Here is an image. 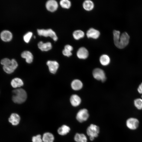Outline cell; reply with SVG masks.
I'll return each instance as SVG.
<instances>
[{
	"label": "cell",
	"mask_w": 142,
	"mask_h": 142,
	"mask_svg": "<svg viewBox=\"0 0 142 142\" xmlns=\"http://www.w3.org/2000/svg\"><path fill=\"white\" fill-rule=\"evenodd\" d=\"M113 33L114 44L117 47L122 49L128 44L130 37L127 33L124 32L120 36V32L118 31L114 30Z\"/></svg>",
	"instance_id": "6da1fadb"
},
{
	"label": "cell",
	"mask_w": 142,
	"mask_h": 142,
	"mask_svg": "<svg viewBox=\"0 0 142 142\" xmlns=\"http://www.w3.org/2000/svg\"><path fill=\"white\" fill-rule=\"evenodd\" d=\"M12 99L14 103L20 104L26 100L27 94L24 89L21 88L15 89L12 91Z\"/></svg>",
	"instance_id": "7a4b0ae2"
},
{
	"label": "cell",
	"mask_w": 142,
	"mask_h": 142,
	"mask_svg": "<svg viewBox=\"0 0 142 142\" xmlns=\"http://www.w3.org/2000/svg\"><path fill=\"white\" fill-rule=\"evenodd\" d=\"M37 32L40 36L45 37H49L54 41H56L58 40V37L55 33L51 29H38Z\"/></svg>",
	"instance_id": "3957f363"
},
{
	"label": "cell",
	"mask_w": 142,
	"mask_h": 142,
	"mask_svg": "<svg viewBox=\"0 0 142 142\" xmlns=\"http://www.w3.org/2000/svg\"><path fill=\"white\" fill-rule=\"evenodd\" d=\"M99 132V127L93 124H91L87 128V133L89 136V138L91 141L94 140L95 137L98 136Z\"/></svg>",
	"instance_id": "277c9868"
},
{
	"label": "cell",
	"mask_w": 142,
	"mask_h": 142,
	"mask_svg": "<svg viewBox=\"0 0 142 142\" xmlns=\"http://www.w3.org/2000/svg\"><path fill=\"white\" fill-rule=\"evenodd\" d=\"M18 65L16 60L12 59H11V63L8 65L3 67L4 71L6 73L10 74L13 73L18 67Z\"/></svg>",
	"instance_id": "5b68a950"
},
{
	"label": "cell",
	"mask_w": 142,
	"mask_h": 142,
	"mask_svg": "<svg viewBox=\"0 0 142 142\" xmlns=\"http://www.w3.org/2000/svg\"><path fill=\"white\" fill-rule=\"evenodd\" d=\"M93 77L96 79L103 82L106 80V78L104 71L99 68L94 69L93 72Z\"/></svg>",
	"instance_id": "8992f818"
},
{
	"label": "cell",
	"mask_w": 142,
	"mask_h": 142,
	"mask_svg": "<svg viewBox=\"0 0 142 142\" xmlns=\"http://www.w3.org/2000/svg\"><path fill=\"white\" fill-rule=\"evenodd\" d=\"M89 117L88 110L85 109L80 110L77 113L76 116L77 120L82 123L87 120Z\"/></svg>",
	"instance_id": "52a82bcc"
},
{
	"label": "cell",
	"mask_w": 142,
	"mask_h": 142,
	"mask_svg": "<svg viewBox=\"0 0 142 142\" xmlns=\"http://www.w3.org/2000/svg\"><path fill=\"white\" fill-rule=\"evenodd\" d=\"M126 125L128 128L131 130H135L138 128L139 125L138 119L134 118H130L126 121Z\"/></svg>",
	"instance_id": "ba28073f"
},
{
	"label": "cell",
	"mask_w": 142,
	"mask_h": 142,
	"mask_svg": "<svg viewBox=\"0 0 142 142\" xmlns=\"http://www.w3.org/2000/svg\"><path fill=\"white\" fill-rule=\"evenodd\" d=\"M45 7L48 11L53 12L57 9L58 7V4L57 2L55 0H49L46 2Z\"/></svg>",
	"instance_id": "9c48e42d"
},
{
	"label": "cell",
	"mask_w": 142,
	"mask_h": 142,
	"mask_svg": "<svg viewBox=\"0 0 142 142\" xmlns=\"http://www.w3.org/2000/svg\"><path fill=\"white\" fill-rule=\"evenodd\" d=\"M100 34V33L99 31L93 28H91L89 29L86 33V36L88 38L94 39H98Z\"/></svg>",
	"instance_id": "30bf717a"
},
{
	"label": "cell",
	"mask_w": 142,
	"mask_h": 142,
	"mask_svg": "<svg viewBox=\"0 0 142 142\" xmlns=\"http://www.w3.org/2000/svg\"><path fill=\"white\" fill-rule=\"evenodd\" d=\"M50 72L55 74L57 72L59 66L58 63L56 61L48 60L47 62Z\"/></svg>",
	"instance_id": "8fae6325"
},
{
	"label": "cell",
	"mask_w": 142,
	"mask_h": 142,
	"mask_svg": "<svg viewBox=\"0 0 142 142\" xmlns=\"http://www.w3.org/2000/svg\"><path fill=\"white\" fill-rule=\"evenodd\" d=\"M0 37L3 41L5 42H8L12 39L13 35L10 31L8 30H4L1 32Z\"/></svg>",
	"instance_id": "7c38bea8"
},
{
	"label": "cell",
	"mask_w": 142,
	"mask_h": 142,
	"mask_svg": "<svg viewBox=\"0 0 142 142\" xmlns=\"http://www.w3.org/2000/svg\"><path fill=\"white\" fill-rule=\"evenodd\" d=\"M77 55L79 58L85 59L88 58L89 55V52L86 48L82 47L78 50L77 53Z\"/></svg>",
	"instance_id": "4fadbf2b"
},
{
	"label": "cell",
	"mask_w": 142,
	"mask_h": 142,
	"mask_svg": "<svg viewBox=\"0 0 142 142\" xmlns=\"http://www.w3.org/2000/svg\"><path fill=\"white\" fill-rule=\"evenodd\" d=\"M39 48L43 51H47L50 50L52 47L51 43L49 42L44 43L42 41L39 42L38 44Z\"/></svg>",
	"instance_id": "5bb4252c"
},
{
	"label": "cell",
	"mask_w": 142,
	"mask_h": 142,
	"mask_svg": "<svg viewBox=\"0 0 142 142\" xmlns=\"http://www.w3.org/2000/svg\"><path fill=\"white\" fill-rule=\"evenodd\" d=\"M10 84L13 88L17 89L22 86L24 83L21 79L18 78H15L11 80Z\"/></svg>",
	"instance_id": "9a60e30c"
},
{
	"label": "cell",
	"mask_w": 142,
	"mask_h": 142,
	"mask_svg": "<svg viewBox=\"0 0 142 142\" xmlns=\"http://www.w3.org/2000/svg\"><path fill=\"white\" fill-rule=\"evenodd\" d=\"M20 120V117L17 114L13 113L11 114L9 118V122L13 125H18Z\"/></svg>",
	"instance_id": "2e32d148"
},
{
	"label": "cell",
	"mask_w": 142,
	"mask_h": 142,
	"mask_svg": "<svg viewBox=\"0 0 142 142\" xmlns=\"http://www.w3.org/2000/svg\"><path fill=\"white\" fill-rule=\"evenodd\" d=\"M22 58L25 59L26 62L28 63H31L33 61V56L32 53L28 51H24L21 54Z\"/></svg>",
	"instance_id": "e0dca14e"
},
{
	"label": "cell",
	"mask_w": 142,
	"mask_h": 142,
	"mask_svg": "<svg viewBox=\"0 0 142 142\" xmlns=\"http://www.w3.org/2000/svg\"><path fill=\"white\" fill-rule=\"evenodd\" d=\"M81 100L80 98L76 94L72 95L70 98V102L71 105L73 106L76 107L80 104Z\"/></svg>",
	"instance_id": "ac0fdd59"
},
{
	"label": "cell",
	"mask_w": 142,
	"mask_h": 142,
	"mask_svg": "<svg viewBox=\"0 0 142 142\" xmlns=\"http://www.w3.org/2000/svg\"><path fill=\"white\" fill-rule=\"evenodd\" d=\"M83 84L82 82L79 80L76 79L73 80L71 83V87L74 90H78L82 87Z\"/></svg>",
	"instance_id": "d6986e66"
},
{
	"label": "cell",
	"mask_w": 142,
	"mask_h": 142,
	"mask_svg": "<svg viewBox=\"0 0 142 142\" xmlns=\"http://www.w3.org/2000/svg\"><path fill=\"white\" fill-rule=\"evenodd\" d=\"M83 8L86 11H90L92 10L94 7V4L93 1L90 0L85 1L83 4Z\"/></svg>",
	"instance_id": "ffe728a7"
},
{
	"label": "cell",
	"mask_w": 142,
	"mask_h": 142,
	"mask_svg": "<svg viewBox=\"0 0 142 142\" xmlns=\"http://www.w3.org/2000/svg\"><path fill=\"white\" fill-rule=\"evenodd\" d=\"M42 138L43 142H53L54 140L53 135L49 132L44 133Z\"/></svg>",
	"instance_id": "44dd1931"
},
{
	"label": "cell",
	"mask_w": 142,
	"mask_h": 142,
	"mask_svg": "<svg viewBox=\"0 0 142 142\" xmlns=\"http://www.w3.org/2000/svg\"><path fill=\"white\" fill-rule=\"evenodd\" d=\"M70 130V128L69 126L64 125L59 128L57 131L59 134L62 135H64L68 133Z\"/></svg>",
	"instance_id": "7402d4cb"
},
{
	"label": "cell",
	"mask_w": 142,
	"mask_h": 142,
	"mask_svg": "<svg viewBox=\"0 0 142 142\" xmlns=\"http://www.w3.org/2000/svg\"><path fill=\"white\" fill-rule=\"evenodd\" d=\"M74 139L76 142H87V141L86 136L83 134L76 133Z\"/></svg>",
	"instance_id": "603a6c76"
},
{
	"label": "cell",
	"mask_w": 142,
	"mask_h": 142,
	"mask_svg": "<svg viewBox=\"0 0 142 142\" xmlns=\"http://www.w3.org/2000/svg\"><path fill=\"white\" fill-rule=\"evenodd\" d=\"M101 64L104 66H106L109 64L110 62V59L109 57L107 55H102L99 59Z\"/></svg>",
	"instance_id": "cb8c5ba5"
},
{
	"label": "cell",
	"mask_w": 142,
	"mask_h": 142,
	"mask_svg": "<svg viewBox=\"0 0 142 142\" xmlns=\"http://www.w3.org/2000/svg\"><path fill=\"white\" fill-rule=\"evenodd\" d=\"M85 33L84 32L80 30H77L74 31L73 33V38L76 40H78L84 37Z\"/></svg>",
	"instance_id": "d4e9b609"
},
{
	"label": "cell",
	"mask_w": 142,
	"mask_h": 142,
	"mask_svg": "<svg viewBox=\"0 0 142 142\" xmlns=\"http://www.w3.org/2000/svg\"><path fill=\"white\" fill-rule=\"evenodd\" d=\"M60 4L63 8L69 9L71 6V2L68 0H61L60 1Z\"/></svg>",
	"instance_id": "484cf974"
},
{
	"label": "cell",
	"mask_w": 142,
	"mask_h": 142,
	"mask_svg": "<svg viewBox=\"0 0 142 142\" xmlns=\"http://www.w3.org/2000/svg\"><path fill=\"white\" fill-rule=\"evenodd\" d=\"M134 105L135 107L138 109H142V99L137 98L134 101Z\"/></svg>",
	"instance_id": "4316f807"
},
{
	"label": "cell",
	"mask_w": 142,
	"mask_h": 142,
	"mask_svg": "<svg viewBox=\"0 0 142 142\" xmlns=\"http://www.w3.org/2000/svg\"><path fill=\"white\" fill-rule=\"evenodd\" d=\"M33 35V33L31 32H29L25 34L23 36L24 41L26 43H28L30 41Z\"/></svg>",
	"instance_id": "83f0119b"
},
{
	"label": "cell",
	"mask_w": 142,
	"mask_h": 142,
	"mask_svg": "<svg viewBox=\"0 0 142 142\" xmlns=\"http://www.w3.org/2000/svg\"><path fill=\"white\" fill-rule=\"evenodd\" d=\"M11 60L7 58L2 59L0 61V63L3 67L8 65L11 64Z\"/></svg>",
	"instance_id": "f1b7e54d"
},
{
	"label": "cell",
	"mask_w": 142,
	"mask_h": 142,
	"mask_svg": "<svg viewBox=\"0 0 142 142\" xmlns=\"http://www.w3.org/2000/svg\"><path fill=\"white\" fill-rule=\"evenodd\" d=\"M32 140V142H43L41 136L40 134L33 137Z\"/></svg>",
	"instance_id": "f546056e"
},
{
	"label": "cell",
	"mask_w": 142,
	"mask_h": 142,
	"mask_svg": "<svg viewBox=\"0 0 142 142\" xmlns=\"http://www.w3.org/2000/svg\"><path fill=\"white\" fill-rule=\"evenodd\" d=\"M62 53L64 55L67 57H69L72 55V53L71 52L64 49L62 51Z\"/></svg>",
	"instance_id": "4dcf8cb0"
},
{
	"label": "cell",
	"mask_w": 142,
	"mask_h": 142,
	"mask_svg": "<svg viewBox=\"0 0 142 142\" xmlns=\"http://www.w3.org/2000/svg\"><path fill=\"white\" fill-rule=\"evenodd\" d=\"M64 49L71 52L73 49V48L71 45L67 44L64 46Z\"/></svg>",
	"instance_id": "1f68e13d"
},
{
	"label": "cell",
	"mask_w": 142,
	"mask_h": 142,
	"mask_svg": "<svg viewBox=\"0 0 142 142\" xmlns=\"http://www.w3.org/2000/svg\"><path fill=\"white\" fill-rule=\"evenodd\" d=\"M138 91L140 94H142V82L139 85L138 88Z\"/></svg>",
	"instance_id": "d6a6232c"
},
{
	"label": "cell",
	"mask_w": 142,
	"mask_h": 142,
	"mask_svg": "<svg viewBox=\"0 0 142 142\" xmlns=\"http://www.w3.org/2000/svg\"><path fill=\"white\" fill-rule=\"evenodd\" d=\"M141 97H142V95H141Z\"/></svg>",
	"instance_id": "836d02e7"
}]
</instances>
